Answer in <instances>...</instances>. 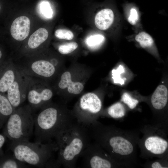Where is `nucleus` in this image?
Here are the masks:
<instances>
[{
	"mask_svg": "<svg viewBox=\"0 0 168 168\" xmlns=\"http://www.w3.org/2000/svg\"><path fill=\"white\" fill-rule=\"evenodd\" d=\"M35 142L46 143L55 140L76 120L72 113L59 105L49 104L34 117Z\"/></svg>",
	"mask_w": 168,
	"mask_h": 168,
	"instance_id": "nucleus-1",
	"label": "nucleus"
},
{
	"mask_svg": "<svg viewBox=\"0 0 168 168\" xmlns=\"http://www.w3.org/2000/svg\"><path fill=\"white\" fill-rule=\"evenodd\" d=\"M91 139L88 127L77 121L63 131L55 139L58 146L56 161L59 167H75L78 158Z\"/></svg>",
	"mask_w": 168,
	"mask_h": 168,
	"instance_id": "nucleus-2",
	"label": "nucleus"
},
{
	"mask_svg": "<svg viewBox=\"0 0 168 168\" xmlns=\"http://www.w3.org/2000/svg\"><path fill=\"white\" fill-rule=\"evenodd\" d=\"M9 148L18 160L26 164L39 168H44L48 161L58 151V145L53 140L46 143L29 141H12Z\"/></svg>",
	"mask_w": 168,
	"mask_h": 168,
	"instance_id": "nucleus-3",
	"label": "nucleus"
},
{
	"mask_svg": "<svg viewBox=\"0 0 168 168\" xmlns=\"http://www.w3.org/2000/svg\"><path fill=\"white\" fill-rule=\"evenodd\" d=\"M91 139L99 144L115 160L119 155L126 156L134 151L132 143L118 134L113 127L105 126L97 120L88 127Z\"/></svg>",
	"mask_w": 168,
	"mask_h": 168,
	"instance_id": "nucleus-4",
	"label": "nucleus"
},
{
	"mask_svg": "<svg viewBox=\"0 0 168 168\" xmlns=\"http://www.w3.org/2000/svg\"><path fill=\"white\" fill-rule=\"evenodd\" d=\"M28 105L15 109L4 124L3 133L12 141H29L33 133L34 116Z\"/></svg>",
	"mask_w": 168,
	"mask_h": 168,
	"instance_id": "nucleus-5",
	"label": "nucleus"
},
{
	"mask_svg": "<svg viewBox=\"0 0 168 168\" xmlns=\"http://www.w3.org/2000/svg\"><path fill=\"white\" fill-rule=\"evenodd\" d=\"M23 73L26 85V99L33 113L50 104L53 93L44 80Z\"/></svg>",
	"mask_w": 168,
	"mask_h": 168,
	"instance_id": "nucleus-6",
	"label": "nucleus"
},
{
	"mask_svg": "<svg viewBox=\"0 0 168 168\" xmlns=\"http://www.w3.org/2000/svg\"><path fill=\"white\" fill-rule=\"evenodd\" d=\"M102 108V102L96 94L83 95L72 113L77 122L88 127L97 120Z\"/></svg>",
	"mask_w": 168,
	"mask_h": 168,
	"instance_id": "nucleus-7",
	"label": "nucleus"
},
{
	"mask_svg": "<svg viewBox=\"0 0 168 168\" xmlns=\"http://www.w3.org/2000/svg\"><path fill=\"white\" fill-rule=\"evenodd\" d=\"M80 157L83 166L88 168H110L115 166V160L97 142L90 143Z\"/></svg>",
	"mask_w": 168,
	"mask_h": 168,
	"instance_id": "nucleus-8",
	"label": "nucleus"
},
{
	"mask_svg": "<svg viewBox=\"0 0 168 168\" xmlns=\"http://www.w3.org/2000/svg\"><path fill=\"white\" fill-rule=\"evenodd\" d=\"M18 67L25 74L44 80L53 76L56 71L53 63L44 59L36 60Z\"/></svg>",
	"mask_w": 168,
	"mask_h": 168,
	"instance_id": "nucleus-9",
	"label": "nucleus"
},
{
	"mask_svg": "<svg viewBox=\"0 0 168 168\" xmlns=\"http://www.w3.org/2000/svg\"><path fill=\"white\" fill-rule=\"evenodd\" d=\"M7 92L8 100L15 109L26 99V81L23 72L19 68L15 79Z\"/></svg>",
	"mask_w": 168,
	"mask_h": 168,
	"instance_id": "nucleus-10",
	"label": "nucleus"
},
{
	"mask_svg": "<svg viewBox=\"0 0 168 168\" xmlns=\"http://www.w3.org/2000/svg\"><path fill=\"white\" fill-rule=\"evenodd\" d=\"M30 21L27 16H21L13 22L10 29L12 37L18 41H22L28 36L30 29Z\"/></svg>",
	"mask_w": 168,
	"mask_h": 168,
	"instance_id": "nucleus-11",
	"label": "nucleus"
},
{
	"mask_svg": "<svg viewBox=\"0 0 168 168\" xmlns=\"http://www.w3.org/2000/svg\"><path fill=\"white\" fill-rule=\"evenodd\" d=\"M144 146L146 149L152 154L161 155L164 154L168 148V142L157 136H151L145 140Z\"/></svg>",
	"mask_w": 168,
	"mask_h": 168,
	"instance_id": "nucleus-12",
	"label": "nucleus"
},
{
	"mask_svg": "<svg viewBox=\"0 0 168 168\" xmlns=\"http://www.w3.org/2000/svg\"><path fill=\"white\" fill-rule=\"evenodd\" d=\"M0 73V93L7 92L16 78L18 68L12 64L5 66Z\"/></svg>",
	"mask_w": 168,
	"mask_h": 168,
	"instance_id": "nucleus-13",
	"label": "nucleus"
},
{
	"mask_svg": "<svg viewBox=\"0 0 168 168\" xmlns=\"http://www.w3.org/2000/svg\"><path fill=\"white\" fill-rule=\"evenodd\" d=\"M114 19L113 11L110 8H104L99 11L96 14L95 18V24L99 29L105 30L112 25Z\"/></svg>",
	"mask_w": 168,
	"mask_h": 168,
	"instance_id": "nucleus-14",
	"label": "nucleus"
},
{
	"mask_svg": "<svg viewBox=\"0 0 168 168\" xmlns=\"http://www.w3.org/2000/svg\"><path fill=\"white\" fill-rule=\"evenodd\" d=\"M58 85L61 89L68 88V91L70 93L75 95L80 94L84 88L82 83L73 82L71 80V73L68 71L62 75Z\"/></svg>",
	"mask_w": 168,
	"mask_h": 168,
	"instance_id": "nucleus-15",
	"label": "nucleus"
},
{
	"mask_svg": "<svg viewBox=\"0 0 168 168\" xmlns=\"http://www.w3.org/2000/svg\"><path fill=\"white\" fill-rule=\"evenodd\" d=\"M168 100V91L163 85H159L156 88L151 97V103L153 107L157 110L163 109L166 105Z\"/></svg>",
	"mask_w": 168,
	"mask_h": 168,
	"instance_id": "nucleus-16",
	"label": "nucleus"
},
{
	"mask_svg": "<svg viewBox=\"0 0 168 168\" xmlns=\"http://www.w3.org/2000/svg\"><path fill=\"white\" fill-rule=\"evenodd\" d=\"M15 109L10 102L7 96L0 94V129L3 127Z\"/></svg>",
	"mask_w": 168,
	"mask_h": 168,
	"instance_id": "nucleus-17",
	"label": "nucleus"
},
{
	"mask_svg": "<svg viewBox=\"0 0 168 168\" xmlns=\"http://www.w3.org/2000/svg\"><path fill=\"white\" fill-rule=\"evenodd\" d=\"M48 36L46 29L43 28L38 29L30 36L27 43L28 47L32 49L37 48L47 39Z\"/></svg>",
	"mask_w": 168,
	"mask_h": 168,
	"instance_id": "nucleus-18",
	"label": "nucleus"
},
{
	"mask_svg": "<svg viewBox=\"0 0 168 168\" xmlns=\"http://www.w3.org/2000/svg\"><path fill=\"white\" fill-rule=\"evenodd\" d=\"M26 164L17 159L13 154H3L0 156V168H27Z\"/></svg>",
	"mask_w": 168,
	"mask_h": 168,
	"instance_id": "nucleus-19",
	"label": "nucleus"
},
{
	"mask_svg": "<svg viewBox=\"0 0 168 168\" xmlns=\"http://www.w3.org/2000/svg\"><path fill=\"white\" fill-rule=\"evenodd\" d=\"M108 116L115 119L120 118L124 116L125 110L123 105L120 102H117L110 106L107 110Z\"/></svg>",
	"mask_w": 168,
	"mask_h": 168,
	"instance_id": "nucleus-20",
	"label": "nucleus"
},
{
	"mask_svg": "<svg viewBox=\"0 0 168 168\" xmlns=\"http://www.w3.org/2000/svg\"><path fill=\"white\" fill-rule=\"evenodd\" d=\"M135 39L143 48L151 47L154 43L153 40L151 36L144 31L138 33L136 36Z\"/></svg>",
	"mask_w": 168,
	"mask_h": 168,
	"instance_id": "nucleus-21",
	"label": "nucleus"
},
{
	"mask_svg": "<svg viewBox=\"0 0 168 168\" xmlns=\"http://www.w3.org/2000/svg\"><path fill=\"white\" fill-rule=\"evenodd\" d=\"M39 11L41 15L44 18L49 19L52 18L53 11L49 2L44 1L40 3Z\"/></svg>",
	"mask_w": 168,
	"mask_h": 168,
	"instance_id": "nucleus-22",
	"label": "nucleus"
},
{
	"mask_svg": "<svg viewBox=\"0 0 168 168\" xmlns=\"http://www.w3.org/2000/svg\"><path fill=\"white\" fill-rule=\"evenodd\" d=\"M78 47V44L76 42H70L60 45L58 47V50L61 54H67L74 51Z\"/></svg>",
	"mask_w": 168,
	"mask_h": 168,
	"instance_id": "nucleus-23",
	"label": "nucleus"
},
{
	"mask_svg": "<svg viewBox=\"0 0 168 168\" xmlns=\"http://www.w3.org/2000/svg\"><path fill=\"white\" fill-rule=\"evenodd\" d=\"M56 37L60 39L71 40L74 38L73 33L71 30L65 29H58L54 32Z\"/></svg>",
	"mask_w": 168,
	"mask_h": 168,
	"instance_id": "nucleus-24",
	"label": "nucleus"
},
{
	"mask_svg": "<svg viewBox=\"0 0 168 168\" xmlns=\"http://www.w3.org/2000/svg\"><path fill=\"white\" fill-rule=\"evenodd\" d=\"M122 101L131 109H134L138 103V101L133 98L128 93L124 92L121 97Z\"/></svg>",
	"mask_w": 168,
	"mask_h": 168,
	"instance_id": "nucleus-25",
	"label": "nucleus"
},
{
	"mask_svg": "<svg viewBox=\"0 0 168 168\" xmlns=\"http://www.w3.org/2000/svg\"><path fill=\"white\" fill-rule=\"evenodd\" d=\"M124 71V67L121 65H119L116 69H114L112 71V78L115 83H118L121 85L124 84V81L121 78V75Z\"/></svg>",
	"mask_w": 168,
	"mask_h": 168,
	"instance_id": "nucleus-26",
	"label": "nucleus"
},
{
	"mask_svg": "<svg viewBox=\"0 0 168 168\" xmlns=\"http://www.w3.org/2000/svg\"><path fill=\"white\" fill-rule=\"evenodd\" d=\"M104 39L103 36L101 35H91L87 38V43L90 46H96L101 44Z\"/></svg>",
	"mask_w": 168,
	"mask_h": 168,
	"instance_id": "nucleus-27",
	"label": "nucleus"
},
{
	"mask_svg": "<svg viewBox=\"0 0 168 168\" xmlns=\"http://www.w3.org/2000/svg\"><path fill=\"white\" fill-rule=\"evenodd\" d=\"M138 14L136 10L134 8H131L128 18L129 22L133 25L135 24L138 20Z\"/></svg>",
	"mask_w": 168,
	"mask_h": 168,
	"instance_id": "nucleus-28",
	"label": "nucleus"
},
{
	"mask_svg": "<svg viewBox=\"0 0 168 168\" xmlns=\"http://www.w3.org/2000/svg\"><path fill=\"white\" fill-rule=\"evenodd\" d=\"M6 138L3 134H0V156L3 154L2 148L5 142Z\"/></svg>",
	"mask_w": 168,
	"mask_h": 168,
	"instance_id": "nucleus-29",
	"label": "nucleus"
},
{
	"mask_svg": "<svg viewBox=\"0 0 168 168\" xmlns=\"http://www.w3.org/2000/svg\"><path fill=\"white\" fill-rule=\"evenodd\" d=\"M151 167L152 168H167L159 161H155L152 163L151 165Z\"/></svg>",
	"mask_w": 168,
	"mask_h": 168,
	"instance_id": "nucleus-30",
	"label": "nucleus"
},
{
	"mask_svg": "<svg viewBox=\"0 0 168 168\" xmlns=\"http://www.w3.org/2000/svg\"><path fill=\"white\" fill-rule=\"evenodd\" d=\"M2 56V53L1 51L0 50V59H1V58Z\"/></svg>",
	"mask_w": 168,
	"mask_h": 168,
	"instance_id": "nucleus-31",
	"label": "nucleus"
},
{
	"mask_svg": "<svg viewBox=\"0 0 168 168\" xmlns=\"http://www.w3.org/2000/svg\"><path fill=\"white\" fill-rule=\"evenodd\" d=\"M0 9H1V7H0Z\"/></svg>",
	"mask_w": 168,
	"mask_h": 168,
	"instance_id": "nucleus-32",
	"label": "nucleus"
}]
</instances>
